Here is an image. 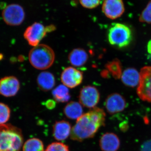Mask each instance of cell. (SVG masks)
Wrapping results in <instances>:
<instances>
[{
    "label": "cell",
    "mask_w": 151,
    "mask_h": 151,
    "mask_svg": "<svg viewBox=\"0 0 151 151\" xmlns=\"http://www.w3.org/2000/svg\"><path fill=\"white\" fill-rule=\"evenodd\" d=\"M106 114L103 109L92 108L78 119L72 128L71 139L81 142L94 137L100 128L105 125Z\"/></svg>",
    "instance_id": "6da1fadb"
},
{
    "label": "cell",
    "mask_w": 151,
    "mask_h": 151,
    "mask_svg": "<svg viewBox=\"0 0 151 151\" xmlns=\"http://www.w3.org/2000/svg\"><path fill=\"white\" fill-rule=\"evenodd\" d=\"M23 143L19 129L11 125H0V151H20Z\"/></svg>",
    "instance_id": "7a4b0ae2"
},
{
    "label": "cell",
    "mask_w": 151,
    "mask_h": 151,
    "mask_svg": "<svg viewBox=\"0 0 151 151\" xmlns=\"http://www.w3.org/2000/svg\"><path fill=\"white\" fill-rule=\"evenodd\" d=\"M29 59L33 67L39 70H46L54 63L55 54L48 45L39 44L33 47L29 53Z\"/></svg>",
    "instance_id": "3957f363"
},
{
    "label": "cell",
    "mask_w": 151,
    "mask_h": 151,
    "mask_svg": "<svg viewBox=\"0 0 151 151\" xmlns=\"http://www.w3.org/2000/svg\"><path fill=\"white\" fill-rule=\"evenodd\" d=\"M132 38V30L129 27L123 24L113 23L108 30V42L116 47L122 48L128 46Z\"/></svg>",
    "instance_id": "277c9868"
},
{
    "label": "cell",
    "mask_w": 151,
    "mask_h": 151,
    "mask_svg": "<svg viewBox=\"0 0 151 151\" xmlns=\"http://www.w3.org/2000/svg\"><path fill=\"white\" fill-rule=\"evenodd\" d=\"M2 17L4 22L9 25L17 26L22 23L25 17L23 8L18 4H11L3 9Z\"/></svg>",
    "instance_id": "5b68a950"
},
{
    "label": "cell",
    "mask_w": 151,
    "mask_h": 151,
    "mask_svg": "<svg viewBox=\"0 0 151 151\" xmlns=\"http://www.w3.org/2000/svg\"><path fill=\"white\" fill-rule=\"evenodd\" d=\"M140 79L137 94L143 101L151 103V67L145 66L141 69Z\"/></svg>",
    "instance_id": "8992f818"
},
{
    "label": "cell",
    "mask_w": 151,
    "mask_h": 151,
    "mask_svg": "<svg viewBox=\"0 0 151 151\" xmlns=\"http://www.w3.org/2000/svg\"><path fill=\"white\" fill-rule=\"evenodd\" d=\"M46 27L39 22H35L28 27L24 33V37L31 46L35 47L47 33Z\"/></svg>",
    "instance_id": "52a82bcc"
},
{
    "label": "cell",
    "mask_w": 151,
    "mask_h": 151,
    "mask_svg": "<svg viewBox=\"0 0 151 151\" xmlns=\"http://www.w3.org/2000/svg\"><path fill=\"white\" fill-rule=\"evenodd\" d=\"M100 99V92L94 86H84L80 90L79 102L84 107L91 109L95 108L99 103Z\"/></svg>",
    "instance_id": "ba28073f"
},
{
    "label": "cell",
    "mask_w": 151,
    "mask_h": 151,
    "mask_svg": "<svg viewBox=\"0 0 151 151\" xmlns=\"http://www.w3.org/2000/svg\"><path fill=\"white\" fill-rule=\"evenodd\" d=\"M60 79L63 85L68 88H75L82 83L83 73L75 68L67 67L62 71Z\"/></svg>",
    "instance_id": "9c48e42d"
},
{
    "label": "cell",
    "mask_w": 151,
    "mask_h": 151,
    "mask_svg": "<svg viewBox=\"0 0 151 151\" xmlns=\"http://www.w3.org/2000/svg\"><path fill=\"white\" fill-rule=\"evenodd\" d=\"M102 11L105 16L115 19L122 16L125 12V7L122 0H104Z\"/></svg>",
    "instance_id": "30bf717a"
},
{
    "label": "cell",
    "mask_w": 151,
    "mask_h": 151,
    "mask_svg": "<svg viewBox=\"0 0 151 151\" xmlns=\"http://www.w3.org/2000/svg\"><path fill=\"white\" fill-rule=\"evenodd\" d=\"M20 87L19 81L14 76H7L0 79V94L5 97H13Z\"/></svg>",
    "instance_id": "8fae6325"
},
{
    "label": "cell",
    "mask_w": 151,
    "mask_h": 151,
    "mask_svg": "<svg viewBox=\"0 0 151 151\" xmlns=\"http://www.w3.org/2000/svg\"><path fill=\"white\" fill-rule=\"evenodd\" d=\"M127 105L126 100L121 94L114 93L110 94L106 99L105 106L110 114H114L124 111Z\"/></svg>",
    "instance_id": "7c38bea8"
},
{
    "label": "cell",
    "mask_w": 151,
    "mask_h": 151,
    "mask_svg": "<svg viewBox=\"0 0 151 151\" xmlns=\"http://www.w3.org/2000/svg\"><path fill=\"white\" fill-rule=\"evenodd\" d=\"M120 145L119 137L114 133H105L100 139V147L103 151H117Z\"/></svg>",
    "instance_id": "4fadbf2b"
},
{
    "label": "cell",
    "mask_w": 151,
    "mask_h": 151,
    "mask_svg": "<svg viewBox=\"0 0 151 151\" xmlns=\"http://www.w3.org/2000/svg\"><path fill=\"white\" fill-rule=\"evenodd\" d=\"M71 129L69 122L65 121L56 122L53 127V137L56 140H65L70 135Z\"/></svg>",
    "instance_id": "5bb4252c"
},
{
    "label": "cell",
    "mask_w": 151,
    "mask_h": 151,
    "mask_svg": "<svg viewBox=\"0 0 151 151\" xmlns=\"http://www.w3.org/2000/svg\"><path fill=\"white\" fill-rule=\"evenodd\" d=\"M37 81L39 88L44 92L51 90L55 84L54 76L49 71L41 72L38 76Z\"/></svg>",
    "instance_id": "9a60e30c"
},
{
    "label": "cell",
    "mask_w": 151,
    "mask_h": 151,
    "mask_svg": "<svg viewBox=\"0 0 151 151\" xmlns=\"http://www.w3.org/2000/svg\"><path fill=\"white\" fill-rule=\"evenodd\" d=\"M88 55L84 49L75 48L68 55V59L70 64L75 67L83 66L87 62Z\"/></svg>",
    "instance_id": "2e32d148"
},
{
    "label": "cell",
    "mask_w": 151,
    "mask_h": 151,
    "mask_svg": "<svg viewBox=\"0 0 151 151\" xmlns=\"http://www.w3.org/2000/svg\"><path fill=\"white\" fill-rule=\"evenodd\" d=\"M121 78L122 82L126 86L134 87L139 83L140 74L135 68H129L124 70Z\"/></svg>",
    "instance_id": "e0dca14e"
},
{
    "label": "cell",
    "mask_w": 151,
    "mask_h": 151,
    "mask_svg": "<svg viewBox=\"0 0 151 151\" xmlns=\"http://www.w3.org/2000/svg\"><path fill=\"white\" fill-rule=\"evenodd\" d=\"M63 112L68 119L77 120L83 115L82 105L75 101L69 102L65 105Z\"/></svg>",
    "instance_id": "ac0fdd59"
},
{
    "label": "cell",
    "mask_w": 151,
    "mask_h": 151,
    "mask_svg": "<svg viewBox=\"0 0 151 151\" xmlns=\"http://www.w3.org/2000/svg\"><path fill=\"white\" fill-rule=\"evenodd\" d=\"M52 95L55 100L59 103L67 102L70 98L68 87L63 84H60L55 87L52 90Z\"/></svg>",
    "instance_id": "d6986e66"
},
{
    "label": "cell",
    "mask_w": 151,
    "mask_h": 151,
    "mask_svg": "<svg viewBox=\"0 0 151 151\" xmlns=\"http://www.w3.org/2000/svg\"><path fill=\"white\" fill-rule=\"evenodd\" d=\"M23 151H45L43 142L37 138L30 139L24 143Z\"/></svg>",
    "instance_id": "ffe728a7"
},
{
    "label": "cell",
    "mask_w": 151,
    "mask_h": 151,
    "mask_svg": "<svg viewBox=\"0 0 151 151\" xmlns=\"http://www.w3.org/2000/svg\"><path fill=\"white\" fill-rule=\"evenodd\" d=\"M108 72L116 79H119L122 76V66L121 62L118 60L109 62L105 65Z\"/></svg>",
    "instance_id": "44dd1931"
},
{
    "label": "cell",
    "mask_w": 151,
    "mask_h": 151,
    "mask_svg": "<svg viewBox=\"0 0 151 151\" xmlns=\"http://www.w3.org/2000/svg\"><path fill=\"white\" fill-rule=\"evenodd\" d=\"M10 116V110L8 105L0 103V125L5 124Z\"/></svg>",
    "instance_id": "7402d4cb"
},
{
    "label": "cell",
    "mask_w": 151,
    "mask_h": 151,
    "mask_svg": "<svg viewBox=\"0 0 151 151\" xmlns=\"http://www.w3.org/2000/svg\"><path fill=\"white\" fill-rule=\"evenodd\" d=\"M139 20L141 22L151 23V0L142 12Z\"/></svg>",
    "instance_id": "603a6c76"
},
{
    "label": "cell",
    "mask_w": 151,
    "mask_h": 151,
    "mask_svg": "<svg viewBox=\"0 0 151 151\" xmlns=\"http://www.w3.org/2000/svg\"><path fill=\"white\" fill-rule=\"evenodd\" d=\"M45 151H69L68 146L59 142L51 143Z\"/></svg>",
    "instance_id": "cb8c5ba5"
},
{
    "label": "cell",
    "mask_w": 151,
    "mask_h": 151,
    "mask_svg": "<svg viewBox=\"0 0 151 151\" xmlns=\"http://www.w3.org/2000/svg\"><path fill=\"white\" fill-rule=\"evenodd\" d=\"M82 6L85 8L93 9L100 5L101 0H79Z\"/></svg>",
    "instance_id": "d4e9b609"
},
{
    "label": "cell",
    "mask_w": 151,
    "mask_h": 151,
    "mask_svg": "<svg viewBox=\"0 0 151 151\" xmlns=\"http://www.w3.org/2000/svg\"><path fill=\"white\" fill-rule=\"evenodd\" d=\"M55 104L54 100H47L45 103V105L46 108L49 109H52L55 107Z\"/></svg>",
    "instance_id": "484cf974"
},
{
    "label": "cell",
    "mask_w": 151,
    "mask_h": 151,
    "mask_svg": "<svg viewBox=\"0 0 151 151\" xmlns=\"http://www.w3.org/2000/svg\"><path fill=\"white\" fill-rule=\"evenodd\" d=\"M143 149L146 151H151V140L146 142L144 145Z\"/></svg>",
    "instance_id": "4316f807"
},
{
    "label": "cell",
    "mask_w": 151,
    "mask_h": 151,
    "mask_svg": "<svg viewBox=\"0 0 151 151\" xmlns=\"http://www.w3.org/2000/svg\"><path fill=\"white\" fill-rule=\"evenodd\" d=\"M147 51L150 54H151V40H150L148 43Z\"/></svg>",
    "instance_id": "83f0119b"
}]
</instances>
